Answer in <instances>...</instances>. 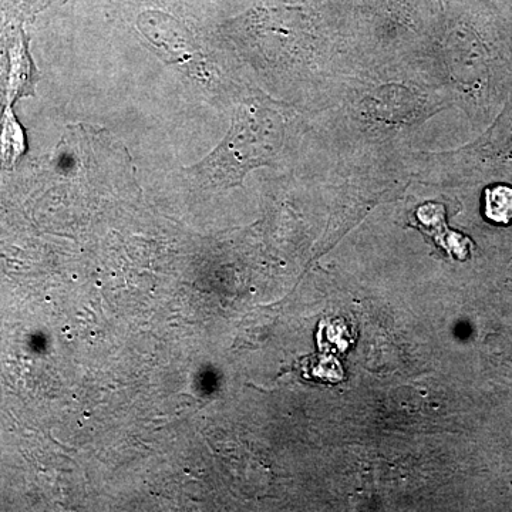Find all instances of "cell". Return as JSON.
<instances>
[{
    "instance_id": "1",
    "label": "cell",
    "mask_w": 512,
    "mask_h": 512,
    "mask_svg": "<svg viewBox=\"0 0 512 512\" xmlns=\"http://www.w3.org/2000/svg\"><path fill=\"white\" fill-rule=\"evenodd\" d=\"M284 136V119L278 111L261 100L244 101L235 110L224 141L191 171L212 184L241 183L249 171L274 163Z\"/></svg>"
},
{
    "instance_id": "2",
    "label": "cell",
    "mask_w": 512,
    "mask_h": 512,
    "mask_svg": "<svg viewBox=\"0 0 512 512\" xmlns=\"http://www.w3.org/2000/svg\"><path fill=\"white\" fill-rule=\"evenodd\" d=\"M484 214L494 224H511L512 188L508 185L487 188L484 194Z\"/></svg>"
},
{
    "instance_id": "3",
    "label": "cell",
    "mask_w": 512,
    "mask_h": 512,
    "mask_svg": "<svg viewBox=\"0 0 512 512\" xmlns=\"http://www.w3.org/2000/svg\"><path fill=\"white\" fill-rule=\"evenodd\" d=\"M25 151V137L22 128L13 116L12 111L6 110L3 117L2 131H0V156L3 163L15 164Z\"/></svg>"
}]
</instances>
